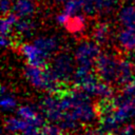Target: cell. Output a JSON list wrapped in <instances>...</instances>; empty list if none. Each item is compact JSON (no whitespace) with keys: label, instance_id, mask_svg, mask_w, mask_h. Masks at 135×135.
Wrapping results in <instances>:
<instances>
[{"label":"cell","instance_id":"obj_1","mask_svg":"<svg viewBox=\"0 0 135 135\" xmlns=\"http://www.w3.org/2000/svg\"><path fill=\"white\" fill-rule=\"evenodd\" d=\"M119 58L110 53H100L94 65L95 73L104 82L116 84L118 78Z\"/></svg>","mask_w":135,"mask_h":135},{"label":"cell","instance_id":"obj_2","mask_svg":"<svg viewBox=\"0 0 135 135\" xmlns=\"http://www.w3.org/2000/svg\"><path fill=\"white\" fill-rule=\"evenodd\" d=\"M100 53V45L96 41L82 40L75 49V62L77 63V66L94 69L95 61Z\"/></svg>","mask_w":135,"mask_h":135},{"label":"cell","instance_id":"obj_3","mask_svg":"<svg viewBox=\"0 0 135 135\" xmlns=\"http://www.w3.org/2000/svg\"><path fill=\"white\" fill-rule=\"evenodd\" d=\"M51 71L55 75V77L64 83H70L75 74L74 59L68 53H59L57 54L51 62Z\"/></svg>","mask_w":135,"mask_h":135},{"label":"cell","instance_id":"obj_4","mask_svg":"<svg viewBox=\"0 0 135 135\" xmlns=\"http://www.w3.org/2000/svg\"><path fill=\"white\" fill-rule=\"evenodd\" d=\"M19 51L25 57L27 64L39 66V68H47V58L49 55L43 53L40 49H38L34 43H23L19 46Z\"/></svg>","mask_w":135,"mask_h":135},{"label":"cell","instance_id":"obj_5","mask_svg":"<svg viewBox=\"0 0 135 135\" xmlns=\"http://www.w3.org/2000/svg\"><path fill=\"white\" fill-rule=\"evenodd\" d=\"M24 76L33 86L40 90L46 89V81H47L46 68H39L27 64L24 69Z\"/></svg>","mask_w":135,"mask_h":135},{"label":"cell","instance_id":"obj_6","mask_svg":"<svg viewBox=\"0 0 135 135\" xmlns=\"http://www.w3.org/2000/svg\"><path fill=\"white\" fill-rule=\"evenodd\" d=\"M135 80V69L134 65L131 64L130 61L127 59L119 58V65H118V78L117 83L120 84L122 88L127 84L131 83Z\"/></svg>","mask_w":135,"mask_h":135},{"label":"cell","instance_id":"obj_7","mask_svg":"<svg viewBox=\"0 0 135 135\" xmlns=\"http://www.w3.org/2000/svg\"><path fill=\"white\" fill-rule=\"evenodd\" d=\"M36 9V0H16L12 7V12L18 18H30L35 14Z\"/></svg>","mask_w":135,"mask_h":135},{"label":"cell","instance_id":"obj_8","mask_svg":"<svg viewBox=\"0 0 135 135\" xmlns=\"http://www.w3.org/2000/svg\"><path fill=\"white\" fill-rule=\"evenodd\" d=\"M118 45L126 52L135 51V27H123L117 35Z\"/></svg>","mask_w":135,"mask_h":135},{"label":"cell","instance_id":"obj_9","mask_svg":"<svg viewBox=\"0 0 135 135\" xmlns=\"http://www.w3.org/2000/svg\"><path fill=\"white\" fill-rule=\"evenodd\" d=\"M112 36V27L108 22H98L95 24L92 31V39L96 41L100 46L105 45Z\"/></svg>","mask_w":135,"mask_h":135},{"label":"cell","instance_id":"obj_10","mask_svg":"<svg viewBox=\"0 0 135 135\" xmlns=\"http://www.w3.org/2000/svg\"><path fill=\"white\" fill-rule=\"evenodd\" d=\"M118 21L123 27H135V6L126 4L118 11Z\"/></svg>","mask_w":135,"mask_h":135},{"label":"cell","instance_id":"obj_11","mask_svg":"<svg viewBox=\"0 0 135 135\" xmlns=\"http://www.w3.org/2000/svg\"><path fill=\"white\" fill-rule=\"evenodd\" d=\"M33 43L49 56L53 52H55L58 47V39L56 37H53V36L52 37H50V36L38 37L34 40Z\"/></svg>","mask_w":135,"mask_h":135},{"label":"cell","instance_id":"obj_12","mask_svg":"<svg viewBox=\"0 0 135 135\" xmlns=\"http://www.w3.org/2000/svg\"><path fill=\"white\" fill-rule=\"evenodd\" d=\"M36 28L35 22L30 18H18L14 31L17 33V35L22 37H31Z\"/></svg>","mask_w":135,"mask_h":135},{"label":"cell","instance_id":"obj_13","mask_svg":"<svg viewBox=\"0 0 135 135\" xmlns=\"http://www.w3.org/2000/svg\"><path fill=\"white\" fill-rule=\"evenodd\" d=\"M18 20V16L15 15L13 12H9L5 15H2L0 27H1V35L2 36H13L15 24Z\"/></svg>","mask_w":135,"mask_h":135},{"label":"cell","instance_id":"obj_14","mask_svg":"<svg viewBox=\"0 0 135 135\" xmlns=\"http://www.w3.org/2000/svg\"><path fill=\"white\" fill-rule=\"evenodd\" d=\"M86 26V19L85 16L77 14L74 16H71L68 23L65 24V28L72 33V34H77L81 33Z\"/></svg>","mask_w":135,"mask_h":135},{"label":"cell","instance_id":"obj_15","mask_svg":"<svg viewBox=\"0 0 135 135\" xmlns=\"http://www.w3.org/2000/svg\"><path fill=\"white\" fill-rule=\"evenodd\" d=\"M30 126V123L23 118L16 117H6L4 119V130L7 132H17V131H25Z\"/></svg>","mask_w":135,"mask_h":135},{"label":"cell","instance_id":"obj_16","mask_svg":"<svg viewBox=\"0 0 135 135\" xmlns=\"http://www.w3.org/2000/svg\"><path fill=\"white\" fill-rule=\"evenodd\" d=\"M118 4V0H96L97 13L107 14L113 11Z\"/></svg>","mask_w":135,"mask_h":135},{"label":"cell","instance_id":"obj_17","mask_svg":"<svg viewBox=\"0 0 135 135\" xmlns=\"http://www.w3.org/2000/svg\"><path fill=\"white\" fill-rule=\"evenodd\" d=\"M62 11L70 16H74L79 14V12L82 11V6L79 0H66L64 2Z\"/></svg>","mask_w":135,"mask_h":135},{"label":"cell","instance_id":"obj_18","mask_svg":"<svg viewBox=\"0 0 135 135\" xmlns=\"http://www.w3.org/2000/svg\"><path fill=\"white\" fill-rule=\"evenodd\" d=\"M82 6V12L85 15H95L97 14L96 0H79Z\"/></svg>","mask_w":135,"mask_h":135},{"label":"cell","instance_id":"obj_19","mask_svg":"<svg viewBox=\"0 0 135 135\" xmlns=\"http://www.w3.org/2000/svg\"><path fill=\"white\" fill-rule=\"evenodd\" d=\"M1 104H2V108L4 111H8V110H12L16 107V99L9 95L5 96L3 95L2 97V100H1Z\"/></svg>","mask_w":135,"mask_h":135},{"label":"cell","instance_id":"obj_20","mask_svg":"<svg viewBox=\"0 0 135 135\" xmlns=\"http://www.w3.org/2000/svg\"><path fill=\"white\" fill-rule=\"evenodd\" d=\"M70 17H71L70 15H68L66 13H64V12L62 11L60 14H58V15L56 16V22H57L58 24H60V25L65 26V24L68 23Z\"/></svg>","mask_w":135,"mask_h":135},{"label":"cell","instance_id":"obj_21","mask_svg":"<svg viewBox=\"0 0 135 135\" xmlns=\"http://www.w3.org/2000/svg\"><path fill=\"white\" fill-rule=\"evenodd\" d=\"M13 3L12 0H1V14L5 15L9 12H12Z\"/></svg>","mask_w":135,"mask_h":135},{"label":"cell","instance_id":"obj_22","mask_svg":"<svg viewBox=\"0 0 135 135\" xmlns=\"http://www.w3.org/2000/svg\"><path fill=\"white\" fill-rule=\"evenodd\" d=\"M84 135H112V134L104 131L101 128H96V129H88Z\"/></svg>","mask_w":135,"mask_h":135},{"label":"cell","instance_id":"obj_23","mask_svg":"<svg viewBox=\"0 0 135 135\" xmlns=\"http://www.w3.org/2000/svg\"><path fill=\"white\" fill-rule=\"evenodd\" d=\"M52 3H55V4H58V3H63L65 2L66 0H50Z\"/></svg>","mask_w":135,"mask_h":135},{"label":"cell","instance_id":"obj_24","mask_svg":"<svg viewBox=\"0 0 135 135\" xmlns=\"http://www.w3.org/2000/svg\"><path fill=\"white\" fill-rule=\"evenodd\" d=\"M123 1H127V2H130V1H132V0H123Z\"/></svg>","mask_w":135,"mask_h":135}]
</instances>
